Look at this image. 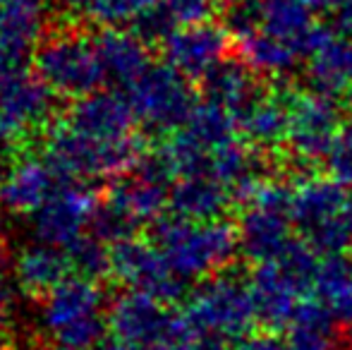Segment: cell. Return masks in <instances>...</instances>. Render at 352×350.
I'll return each instance as SVG.
<instances>
[{"instance_id": "cell-1", "label": "cell", "mask_w": 352, "mask_h": 350, "mask_svg": "<svg viewBox=\"0 0 352 350\" xmlns=\"http://www.w3.org/2000/svg\"><path fill=\"white\" fill-rule=\"evenodd\" d=\"M148 240L156 245L173 271L182 281H206L226 271L240 252L237 226L230 221H197L166 214L151 226Z\"/></svg>"}, {"instance_id": "cell-2", "label": "cell", "mask_w": 352, "mask_h": 350, "mask_svg": "<svg viewBox=\"0 0 352 350\" xmlns=\"http://www.w3.org/2000/svg\"><path fill=\"white\" fill-rule=\"evenodd\" d=\"M108 309L96 281L70 276L41 300L38 331L53 350H96L108 329Z\"/></svg>"}, {"instance_id": "cell-3", "label": "cell", "mask_w": 352, "mask_h": 350, "mask_svg": "<svg viewBox=\"0 0 352 350\" xmlns=\"http://www.w3.org/2000/svg\"><path fill=\"white\" fill-rule=\"evenodd\" d=\"M43 156L67 182L74 177H108L116 180L137 168L146 159V140L130 135L125 140L103 142L72 130L65 122H53L46 132Z\"/></svg>"}, {"instance_id": "cell-4", "label": "cell", "mask_w": 352, "mask_h": 350, "mask_svg": "<svg viewBox=\"0 0 352 350\" xmlns=\"http://www.w3.org/2000/svg\"><path fill=\"white\" fill-rule=\"evenodd\" d=\"M32 63L34 75L63 98L77 101L98 91L106 82L96 41L77 27H58L48 32L34 51Z\"/></svg>"}, {"instance_id": "cell-5", "label": "cell", "mask_w": 352, "mask_h": 350, "mask_svg": "<svg viewBox=\"0 0 352 350\" xmlns=\"http://www.w3.org/2000/svg\"><path fill=\"white\" fill-rule=\"evenodd\" d=\"M185 319L197 333L223 341L250 336L256 322L250 281L235 271H221L201 281L185 300Z\"/></svg>"}, {"instance_id": "cell-6", "label": "cell", "mask_w": 352, "mask_h": 350, "mask_svg": "<svg viewBox=\"0 0 352 350\" xmlns=\"http://www.w3.org/2000/svg\"><path fill=\"white\" fill-rule=\"evenodd\" d=\"M348 199L350 190L340 187L329 175H311L295 182L292 223L319 257L345 254L352 248V235L345 226Z\"/></svg>"}, {"instance_id": "cell-7", "label": "cell", "mask_w": 352, "mask_h": 350, "mask_svg": "<svg viewBox=\"0 0 352 350\" xmlns=\"http://www.w3.org/2000/svg\"><path fill=\"white\" fill-rule=\"evenodd\" d=\"M292 192L295 185H287L274 175L242 206V219L237 226L240 252L256 266L274 262L280 250L295 238Z\"/></svg>"}, {"instance_id": "cell-8", "label": "cell", "mask_w": 352, "mask_h": 350, "mask_svg": "<svg viewBox=\"0 0 352 350\" xmlns=\"http://www.w3.org/2000/svg\"><path fill=\"white\" fill-rule=\"evenodd\" d=\"M108 329L116 341L146 350L185 346L197 336L185 314L173 312L166 303L137 290H127L113 300Z\"/></svg>"}, {"instance_id": "cell-9", "label": "cell", "mask_w": 352, "mask_h": 350, "mask_svg": "<svg viewBox=\"0 0 352 350\" xmlns=\"http://www.w3.org/2000/svg\"><path fill=\"white\" fill-rule=\"evenodd\" d=\"M127 96L135 108L137 122H142L144 130L151 135L180 132L199 103L190 80L168 63L148 65V70L127 89Z\"/></svg>"}, {"instance_id": "cell-10", "label": "cell", "mask_w": 352, "mask_h": 350, "mask_svg": "<svg viewBox=\"0 0 352 350\" xmlns=\"http://www.w3.org/2000/svg\"><path fill=\"white\" fill-rule=\"evenodd\" d=\"M53 96L24 67L0 77V154H12L19 142L53 125Z\"/></svg>"}, {"instance_id": "cell-11", "label": "cell", "mask_w": 352, "mask_h": 350, "mask_svg": "<svg viewBox=\"0 0 352 350\" xmlns=\"http://www.w3.org/2000/svg\"><path fill=\"white\" fill-rule=\"evenodd\" d=\"M343 130V111L336 98L314 91H300L290 111V132H287L290 166L316 171V164L329 156L331 146Z\"/></svg>"}, {"instance_id": "cell-12", "label": "cell", "mask_w": 352, "mask_h": 350, "mask_svg": "<svg viewBox=\"0 0 352 350\" xmlns=\"http://www.w3.org/2000/svg\"><path fill=\"white\" fill-rule=\"evenodd\" d=\"M111 276L130 290L173 305L185 298L187 281L168 266L151 240L132 238L111 248Z\"/></svg>"}, {"instance_id": "cell-13", "label": "cell", "mask_w": 352, "mask_h": 350, "mask_svg": "<svg viewBox=\"0 0 352 350\" xmlns=\"http://www.w3.org/2000/svg\"><path fill=\"white\" fill-rule=\"evenodd\" d=\"M98 204L101 199L91 187L70 182L48 204L29 216L34 243L51 245L58 250L72 248L82 235H87V228H91Z\"/></svg>"}, {"instance_id": "cell-14", "label": "cell", "mask_w": 352, "mask_h": 350, "mask_svg": "<svg viewBox=\"0 0 352 350\" xmlns=\"http://www.w3.org/2000/svg\"><path fill=\"white\" fill-rule=\"evenodd\" d=\"M67 185L70 182L48 164L46 156L24 154L8 166L0 180V204L12 214L32 216Z\"/></svg>"}, {"instance_id": "cell-15", "label": "cell", "mask_w": 352, "mask_h": 350, "mask_svg": "<svg viewBox=\"0 0 352 350\" xmlns=\"http://www.w3.org/2000/svg\"><path fill=\"white\" fill-rule=\"evenodd\" d=\"M230 34L223 24L206 22L195 27H182L161 46L163 61L187 80H204L206 75L228 58Z\"/></svg>"}, {"instance_id": "cell-16", "label": "cell", "mask_w": 352, "mask_h": 350, "mask_svg": "<svg viewBox=\"0 0 352 350\" xmlns=\"http://www.w3.org/2000/svg\"><path fill=\"white\" fill-rule=\"evenodd\" d=\"M65 125L94 140L116 142L135 135V108L130 96L116 89H98V91L82 96L67 108Z\"/></svg>"}, {"instance_id": "cell-17", "label": "cell", "mask_w": 352, "mask_h": 350, "mask_svg": "<svg viewBox=\"0 0 352 350\" xmlns=\"http://www.w3.org/2000/svg\"><path fill=\"white\" fill-rule=\"evenodd\" d=\"M297 96H300V89L287 82H276L274 87H269L250 111L237 118L240 137L261 154H269L287 144L290 111Z\"/></svg>"}, {"instance_id": "cell-18", "label": "cell", "mask_w": 352, "mask_h": 350, "mask_svg": "<svg viewBox=\"0 0 352 350\" xmlns=\"http://www.w3.org/2000/svg\"><path fill=\"white\" fill-rule=\"evenodd\" d=\"M261 32L285 41L307 61L331 36V27L316 22V10L307 0H261Z\"/></svg>"}, {"instance_id": "cell-19", "label": "cell", "mask_w": 352, "mask_h": 350, "mask_svg": "<svg viewBox=\"0 0 352 350\" xmlns=\"http://www.w3.org/2000/svg\"><path fill=\"white\" fill-rule=\"evenodd\" d=\"M199 85L204 101L226 108L235 120L245 111H250L261 98V94L266 91L259 75L250 65H245L237 56H228L226 61L218 63Z\"/></svg>"}, {"instance_id": "cell-20", "label": "cell", "mask_w": 352, "mask_h": 350, "mask_svg": "<svg viewBox=\"0 0 352 350\" xmlns=\"http://www.w3.org/2000/svg\"><path fill=\"white\" fill-rule=\"evenodd\" d=\"M252 298H254L256 322L264 324L269 331H283L290 329L305 295L276 269L274 264H261L254 269L250 278Z\"/></svg>"}, {"instance_id": "cell-21", "label": "cell", "mask_w": 352, "mask_h": 350, "mask_svg": "<svg viewBox=\"0 0 352 350\" xmlns=\"http://www.w3.org/2000/svg\"><path fill=\"white\" fill-rule=\"evenodd\" d=\"M70 259L65 250L51 245L32 243L22 248L14 257V283L27 298L41 303L48 293L70 278Z\"/></svg>"}, {"instance_id": "cell-22", "label": "cell", "mask_w": 352, "mask_h": 350, "mask_svg": "<svg viewBox=\"0 0 352 350\" xmlns=\"http://www.w3.org/2000/svg\"><path fill=\"white\" fill-rule=\"evenodd\" d=\"M235 204L230 190L213 175L177 177L170 190V214L197 223L226 219V211Z\"/></svg>"}, {"instance_id": "cell-23", "label": "cell", "mask_w": 352, "mask_h": 350, "mask_svg": "<svg viewBox=\"0 0 352 350\" xmlns=\"http://www.w3.org/2000/svg\"><path fill=\"white\" fill-rule=\"evenodd\" d=\"M106 80L130 89L148 70V46L125 29H101L94 36Z\"/></svg>"}, {"instance_id": "cell-24", "label": "cell", "mask_w": 352, "mask_h": 350, "mask_svg": "<svg viewBox=\"0 0 352 350\" xmlns=\"http://www.w3.org/2000/svg\"><path fill=\"white\" fill-rule=\"evenodd\" d=\"M309 91L336 98L338 94H348L352 89V39L331 36L309 56L307 65Z\"/></svg>"}, {"instance_id": "cell-25", "label": "cell", "mask_w": 352, "mask_h": 350, "mask_svg": "<svg viewBox=\"0 0 352 350\" xmlns=\"http://www.w3.org/2000/svg\"><path fill=\"white\" fill-rule=\"evenodd\" d=\"M48 8L46 0H12L0 5V43L24 58L46 36Z\"/></svg>"}, {"instance_id": "cell-26", "label": "cell", "mask_w": 352, "mask_h": 350, "mask_svg": "<svg viewBox=\"0 0 352 350\" xmlns=\"http://www.w3.org/2000/svg\"><path fill=\"white\" fill-rule=\"evenodd\" d=\"M235 46H237L235 56L245 65H250L259 77L266 75V77H276V80H285L297 67V63L302 61L285 41H280V39L271 36L266 32L242 39Z\"/></svg>"}, {"instance_id": "cell-27", "label": "cell", "mask_w": 352, "mask_h": 350, "mask_svg": "<svg viewBox=\"0 0 352 350\" xmlns=\"http://www.w3.org/2000/svg\"><path fill=\"white\" fill-rule=\"evenodd\" d=\"M187 137L195 142L199 149L206 154H216L230 142L240 140V130H237V120L226 111V108L216 106L211 101H199L197 108L192 111L187 125L182 127Z\"/></svg>"}, {"instance_id": "cell-28", "label": "cell", "mask_w": 352, "mask_h": 350, "mask_svg": "<svg viewBox=\"0 0 352 350\" xmlns=\"http://www.w3.org/2000/svg\"><path fill=\"white\" fill-rule=\"evenodd\" d=\"M333 324L336 317L321 300H305L287 329V350H336Z\"/></svg>"}, {"instance_id": "cell-29", "label": "cell", "mask_w": 352, "mask_h": 350, "mask_svg": "<svg viewBox=\"0 0 352 350\" xmlns=\"http://www.w3.org/2000/svg\"><path fill=\"white\" fill-rule=\"evenodd\" d=\"M70 259L72 274L87 281H101L111 274V248L94 233H87L65 250Z\"/></svg>"}, {"instance_id": "cell-30", "label": "cell", "mask_w": 352, "mask_h": 350, "mask_svg": "<svg viewBox=\"0 0 352 350\" xmlns=\"http://www.w3.org/2000/svg\"><path fill=\"white\" fill-rule=\"evenodd\" d=\"M17 314V283H14V257L5 238H0V346L14 329Z\"/></svg>"}, {"instance_id": "cell-31", "label": "cell", "mask_w": 352, "mask_h": 350, "mask_svg": "<svg viewBox=\"0 0 352 350\" xmlns=\"http://www.w3.org/2000/svg\"><path fill=\"white\" fill-rule=\"evenodd\" d=\"M223 27L232 41H242L261 32V0H230L223 10Z\"/></svg>"}, {"instance_id": "cell-32", "label": "cell", "mask_w": 352, "mask_h": 350, "mask_svg": "<svg viewBox=\"0 0 352 350\" xmlns=\"http://www.w3.org/2000/svg\"><path fill=\"white\" fill-rule=\"evenodd\" d=\"M156 0H101L89 17L103 29H122L132 27L140 19V14Z\"/></svg>"}, {"instance_id": "cell-33", "label": "cell", "mask_w": 352, "mask_h": 350, "mask_svg": "<svg viewBox=\"0 0 352 350\" xmlns=\"http://www.w3.org/2000/svg\"><path fill=\"white\" fill-rule=\"evenodd\" d=\"M175 32H177L175 22H173L170 14L163 10L161 0H156L151 8L144 10L140 14V19L132 24V34H137L146 46H163Z\"/></svg>"}, {"instance_id": "cell-34", "label": "cell", "mask_w": 352, "mask_h": 350, "mask_svg": "<svg viewBox=\"0 0 352 350\" xmlns=\"http://www.w3.org/2000/svg\"><path fill=\"white\" fill-rule=\"evenodd\" d=\"M161 5L177 29L211 22L221 10V0H161Z\"/></svg>"}, {"instance_id": "cell-35", "label": "cell", "mask_w": 352, "mask_h": 350, "mask_svg": "<svg viewBox=\"0 0 352 350\" xmlns=\"http://www.w3.org/2000/svg\"><path fill=\"white\" fill-rule=\"evenodd\" d=\"M326 175L336 180L340 187L352 190V127H345L333 142L329 156L324 159Z\"/></svg>"}, {"instance_id": "cell-36", "label": "cell", "mask_w": 352, "mask_h": 350, "mask_svg": "<svg viewBox=\"0 0 352 350\" xmlns=\"http://www.w3.org/2000/svg\"><path fill=\"white\" fill-rule=\"evenodd\" d=\"M232 350H287V341H283L274 331L250 333V336L240 338Z\"/></svg>"}, {"instance_id": "cell-37", "label": "cell", "mask_w": 352, "mask_h": 350, "mask_svg": "<svg viewBox=\"0 0 352 350\" xmlns=\"http://www.w3.org/2000/svg\"><path fill=\"white\" fill-rule=\"evenodd\" d=\"M331 32L352 39V0H336L331 8Z\"/></svg>"}, {"instance_id": "cell-38", "label": "cell", "mask_w": 352, "mask_h": 350, "mask_svg": "<svg viewBox=\"0 0 352 350\" xmlns=\"http://www.w3.org/2000/svg\"><path fill=\"white\" fill-rule=\"evenodd\" d=\"M67 12H77V14H91L96 10V5L101 0H58Z\"/></svg>"}, {"instance_id": "cell-39", "label": "cell", "mask_w": 352, "mask_h": 350, "mask_svg": "<svg viewBox=\"0 0 352 350\" xmlns=\"http://www.w3.org/2000/svg\"><path fill=\"white\" fill-rule=\"evenodd\" d=\"M307 3H309L316 12H321V10H324V12H331V8L336 5V0H307Z\"/></svg>"}, {"instance_id": "cell-40", "label": "cell", "mask_w": 352, "mask_h": 350, "mask_svg": "<svg viewBox=\"0 0 352 350\" xmlns=\"http://www.w3.org/2000/svg\"><path fill=\"white\" fill-rule=\"evenodd\" d=\"M345 111H348V116H350V120H352V89L348 94H345Z\"/></svg>"}, {"instance_id": "cell-41", "label": "cell", "mask_w": 352, "mask_h": 350, "mask_svg": "<svg viewBox=\"0 0 352 350\" xmlns=\"http://www.w3.org/2000/svg\"><path fill=\"white\" fill-rule=\"evenodd\" d=\"M8 3H12V0H0V5H8Z\"/></svg>"}, {"instance_id": "cell-42", "label": "cell", "mask_w": 352, "mask_h": 350, "mask_svg": "<svg viewBox=\"0 0 352 350\" xmlns=\"http://www.w3.org/2000/svg\"><path fill=\"white\" fill-rule=\"evenodd\" d=\"M0 350H5V348H3V346H0Z\"/></svg>"}]
</instances>
